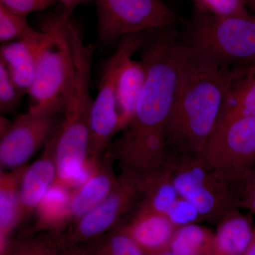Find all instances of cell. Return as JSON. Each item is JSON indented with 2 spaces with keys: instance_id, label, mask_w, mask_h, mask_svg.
<instances>
[{
  "instance_id": "d590c367",
  "label": "cell",
  "mask_w": 255,
  "mask_h": 255,
  "mask_svg": "<svg viewBox=\"0 0 255 255\" xmlns=\"http://www.w3.org/2000/svg\"><path fill=\"white\" fill-rule=\"evenodd\" d=\"M255 0H248V6H249V9H251V6H252V4H253V2H254ZM251 10V9H250Z\"/></svg>"
},
{
  "instance_id": "d6986e66",
  "label": "cell",
  "mask_w": 255,
  "mask_h": 255,
  "mask_svg": "<svg viewBox=\"0 0 255 255\" xmlns=\"http://www.w3.org/2000/svg\"><path fill=\"white\" fill-rule=\"evenodd\" d=\"M72 192L55 183L51 186L35 210L36 231H63L68 225H70Z\"/></svg>"
},
{
  "instance_id": "f1b7e54d",
  "label": "cell",
  "mask_w": 255,
  "mask_h": 255,
  "mask_svg": "<svg viewBox=\"0 0 255 255\" xmlns=\"http://www.w3.org/2000/svg\"><path fill=\"white\" fill-rule=\"evenodd\" d=\"M241 204L255 213V179L250 177L245 179Z\"/></svg>"
},
{
  "instance_id": "484cf974",
  "label": "cell",
  "mask_w": 255,
  "mask_h": 255,
  "mask_svg": "<svg viewBox=\"0 0 255 255\" xmlns=\"http://www.w3.org/2000/svg\"><path fill=\"white\" fill-rule=\"evenodd\" d=\"M23 97L6 67L0 61V111L1 115L16 112L21 105Z\"/></svg>"
},
{
  "instance_id": "44dd1931",
  "label": "cell",
  "mask_w": 255,
  "mask_h": 255,
  "mask_svg": "<svg viewBox=\"0 0 255 255\" xmlns=\"http://www.w3.org/2000/svg\"><path fill=\"white\" fill-rule=\"evenodd\" d=\"M226 112L255 117V61L234 68Z\"/></svg>"
},
{
  "instance_id": "e575fe53",
  "label": "cell",
  "mask_w": 255,
  "mask_h": 255,
  "mask_svg": "<svg viewBox=\"0 0 255 255\" xmlns=\"http://www.w3.org/2000/svg\"><path fill=\"white\" fill-rule=\"evenodd\" d=\"M248 176H250V177L254 178V179H255V167L254 169H253V170L252 171L251 174H250Z\"/></svg>"
},
{
  "instance_id": "2e32d148",
  "label": "cell",
  "mask_w": 255,
  "mask_h": 255,
  "mask_svg": "<svg viewBox=\"0 0 255 255\" xmlns=\"http://www.w3.org/2000/svg\"><path fill=\"white\" fill-rule=\"evenodd\" d=\"M42 39L10 42L1 44L0 48V61L4 64L23 96L28 95L34 80L37 50Z\"/></svg>"
},
{
  "instance_id": "8992f818",
  "label": "cell",
  "mask_w": 255,
  "mask_h": 255,
  "mask_svg": "<svg viewBox=\"0 0 255 255\" xmlns=\"http://www.w3.org/2000/svg\"><path fill=\"white\" fill-rule=\"evenodd\" d=\"M98 43L103 48L124 37L175 26L179 15L161 0H95Z\"/></svg>"
},
{
  "instance_id": "e0dca14e",
  "label": "cell",
  "mask_w": 255,
  "mask_h": 255,
  "mask_svg": "<svg viewBox=\"0 0 255 255\" xmlns=\"http://www.w3.org/2000/svg\"><path fill=\"white\" fill-rule=\"evenodd\" d=\"M28 164L10 171H0V251L11 241L20 224L19 187Z\"/></svg>"
},
{
  "instance_id": "ffe728a7",
  "label": "cell",
  "mask_w": 255,
  "mask_h": 255,
  "mask_svg": "<svg viewBox=\"0 0 255 255\" xmlns=\"http://www.w3.org/2000/svg\"><path fill=\"white\" fill-rule=\"evenodd\" d=\"M69 243L63 231H48L36 237L10 241L0 255H65Z\"/></svg>"
},
{
  "instance_id": "7c38bea8",
  "label": "cell",
  "mask_w": 255,
  "mask_h": 255,
  "mask_svg": "<svg viewBox=\"0 0 255 255\" xmlns=\"http://www.w3.org/2000/svg\"><path fill=\"white\" fill-rule=\"evenodd\" d=\"M120 225L145 255L169 250L177 229L166 215L150 209L141 201L130 221Z\"/></svg>"
},
{
  "instance_id": "7402d4cb",
  "label": "cell",
  "mask_w": 255,
  "mask_h": 255,
  "mask_svg": "<svg viewBox=\"0 0 255 255\" xmlns=\"http://www.w3.org/2000/svg\"><path fill=\"white\" fill-rule=\"evenodd\" d=\"M215 233L195 223L177 228L169 250L175 255H211Z\"/></svg>"
},
{
  "instance_id": "ac0fdd59",
  "label": "cell",
  "mask_w": 255,
  "mask_h": 255,
  "mask_svg": "<svg viewBox=\"0 0 255 255\" xmlns=\"http://www.w3.org/2000/svg\"><path fill=\"white\" fill-rule=\"evenodd\" d=\"M251 217L233 210L221 220L211 255H243L253 237Z\"/></svg>"
},
{
  "instance_id": "4dcf8cb0",
  "label": "cell",
  "mask_w": 255,
  "mask_h": 255,
  "mask_svg": "<svg viewBox=\"0 0 255 255\" xmlns=\"http://www.w3.org/2000/svg\"><path fill=\"white\" fill-rule=\"evenodd\" d=\"M65 255H86V254L82 247L73 244L70 242L65 251Z\"/></svg>"
},
{
  "instance_id": "3957f363",
  "label": "cell",
  "mask_w": 255,
  "mask_h": 255,
  "mask_svg": "<svg viewBox=\"0 0 255 255\" xmlns=\"http://www.w3.org/2000/svg\"><path fill=\"white\" fill-rule=\"evenodd\" d=\"M71 14L63 12L43 21L45 36L37 50L36 74L28 96V112L63 114L71 92L73 56L65 35V21Z\"/></svg>"
},
{
  "instance_id": "d4e9b609",
  "label": "cell",
  "mask_w": 255,
  "mask_h": 255,
  "mask_svg": "<svg viewBox=\"0 0 255 255\" xmlns=\"http://www.w3.org/2000/svg\"><path fill=\"white\" fill-rule=\"evenodd\" d=\"M196 11L204 14L228 17L249 16L254 14L248 6V0H191Z\"/></svg>"
},
{
  "instance_id": "d6a6232c",
  "label": "cell",
  "mask_w": 255,
  "mask_h": 255,
  "mask_svg": "<svg viewBox=\"0 0 255 255\" xmlns=\"http://www.w3.org/2000/svg\"><path fill=\"white\" fill-rule=\"evenodd\" d=\"M155 255H175L173 254L169 250H167V251H165L162 252V253H159V254H157Z\"/></svg>"
},
{
  "instance_id": "4316f807",
  "label": "cell",
  "mask_w": 255,
  "mask_h": 255,
  "mask_svg": "<svg viewBox=\"0 0 255 255\" xmlns=\"http://www.w3.org/2000/svg\"><path fill=\"white\" fill-rule=\"evenodd\" d=\"M169 221L176 227L194 223L199 214L194 206L184 199H177L167 214Z\"/></svg>"
},
{
  "instance_id": "5bb4252c",
  "label": "cell",
  "mask_w": 255,
  "mask_h": 255,
  "mask_svg": "<svg viewBox=\"0 0 255 255\" xmlns=\"http://www.w3.org/2000/svg\"><path fill=\"white\" fill-rule=\"evenodd\" d=\"M114 161L110 152L106 150L90 179L72 192L70 225L95 209L110 194L117 179L113 167Z\"/></svg>"
},
{
  "instance_id": "1f68e13d",
  "label": "cell",
  "mask_w": 255,
  "mask_h": 255,
  "mask_svg": "<svg viewBox=\"0 0 255 255\" xmlns=\"http://www.w3.org/2000/svg\"><path fill=\"white\" fill-rule=\"evenodd\" d=\"M243 255H255V228L253 232V237L248 245V248Z\"/></svg>"
},
{
  "instance_id": "ba28073f",
  "label": "cell",
  "mask_w": 255,
  "mask_h": 255,
  "mask_svg": "<svg viewBox=\"0 0 255 255\" xmlns=\"http://www.w3.org/2000/svg\"><path fill=\"white\" fill-rule=\"evenodd\" d=\"M181 158L167 163L171 180L178 194L190 202L199 216L221 220L234 210V198L221 174L200 157L182 155Z\"/></svg>"
},
{
  "instance_id": "f546056e",
  "label": "cell",
  "mask_w": 255,
  "mask_h": 255,
  "mask_svg": "<svg viewBox=\"0 0 255 255\" xmlns=\"http://www.w3.org/2000/svg\"><path fill=\"white\" fill-rule=\"evenodd\" d=\"M61 3L65 12L71 14L72 12L79 5L85 4L89 0H58Z\"/></svg>"
},
{
  "instance_id": "7a4b0ae2",
  "label": "cell",
  "mask_w": 255,
  "mask_h": 255,
  "mask_svg": "<svg viewBox=\"0 0 255 255\" xmlns=\"http://www.w3.org/2000/svg\"><path fill=\"white\" fill-rule=\"evenodd\" d=\"M68 43L73 60V85L59 125L50 139L54 146L57 167L55 183L70 189L89 157L94 100L90 90V71L95 47L86 44L79 33L70 35Z\"/></svg>"
},
{
  "instance_id": "836d02e7",
  "label": "cell",
  "mask_w": 255,
  "mask_h": 255,
  "mask_svg": "<svg viewBox=\"0 0 255 255\" xmlns=\"http://www.w3.org/2000/svg\"><path fill=\"white\" fill-rule=\"evenodd\" d=\"M251 11L252 13H253V14H255V0L254 2H253V4H252V6H251Z\"/></svg>"
},
{
  "instance_id": "5b68a950",
  "label": "cell",
  "mask_w": 255,
  "mask_h": 255,
  "mask_svg": "<svg viewBox=\"0 0 255 255\" xmlns=\"http://www.w3.org/2000/svg\"><path fill=\"white\" fill-rule=\"evenodd\" d=\"M199 157L228 183L243 182L255 167V117L226 112Z\"/></svg>"
},
{
  "instance_id": "9a60e30c",
  "label": "cell",
  "mask_w": 255,
  "mask_h": 255,
  "mask_svg": "<svg viewBox=\"0 0 255 255\" xmlns=\"http://www.w3.org/2000/svg\"><path fill=\"white\" fill-rule=\"evenodd\" d=\"M132 57L124 60L117 73L116 90L119 131L131 122L145 81L146 68L143 62L132 59Z\"/></svg>"
},
{
  "instance_id": "603a6c76",
  "label": "cell",
  "mask_w": 255,
  "mask_h": 255,
  "mask_svg": "<svg viewBox=\"0 0 255 255\" xmlns=\"http://www.w3.org/2000/svg\"><path fill=\"white\" fill-rule=\"evenodd\" d=\"M86 245V255H145L121 225Z\"/></svg>"
},
{
  "instance_id": "8fae6325",
  "label": "cell",
  "mask_w": 255,
  "mask_h": 255,
  "mask_svg": "<svg viewBox=\"0 0 255 255\" xmlns=\"http://www.w3.org/2000/svg\"><path fill=\"white\" fill-rule=\"evenodd\" d=\"M167 147L165 135L133 134L124 132L107 151L122 169L140 175L153 173L165 164Z\"/></svg>"
},
{
  "instance_id": "9c48e42d",
  "label": "cell",
  "mask_w": 255,
  "mask_h": 255,
  "mask_svg": "<svg viewBox=\"0 0 255 255\" xmlns=\"http://www.w3.org/2000/svg\"><path fill=\"white\" fill-rule=\"evenodd\" d=\"M144 196V176L122 169L112 191L95 209L72 225L68 241L82 246L110 232Z\"/></svg>"
},
{
  "instance_id": "4fadbf2b",
  "label": "cell",
  "mask_w": 255,
  "mask_h": 255,
  "mask_svg": "<svg viewBox=\"0 0 255 255\" xmlns=\"http://www.w3.org/2000/svg\"><path fill=\"white\" fill-rule=\"evenodd\" d=\"M57 177L54 146L50 139L41 155L27 165L19 187L20 223L24 222L34 213Z\"/></svg>"
},
{
  "instance_id": "52a82bcc",
  "label": "cell",
  "mask_w": 255,
  "mask_h": 255,
  "mask_svg": "<svg viewBox=\"0 0 255 255\" xmlns=\"http://www.w3.org/2000/svg\"><path fill=\"white\" fill-rule=\"evenodd\" d=\"M149 32L124 37L118 42L117 49L105 64L90 115L88 157L92 160L99 161L102 158L112 137L119 131L116 90L117 73L124 60L140 50Z\"/></svg>"
},
{
  "instance_id": "83f0119b",
  "label": "cell",
  "mask_w": 255,
  "mask_h": 255,
  "mask_svg": "<svg viewBox=\"0 0 255 255\" xmlns=\"http://www.w3.org/2000/svg\"><path fill=\"white\" fill-rule=\"evenodd\" d=\"M58 0H0V4L16 14L26 16L58 2Z\"/></svg>"
},
{
  "instance_id": "cb8c5ba5",
  "label": "cell",
  "mask_w": 255,
  "mask_h": 255,
  "mask_svg": "<svg viewBox=\"0 0 255 255\" xmlns=\"http://www.w3.org/2000/svg\"><path fill=\"white\" fill-rule=\"evenodd\" d=\"M44 32L36 31L28 24L26 16L16 14L0 4V41L1 44L21 41H38Z\"/></svg>"
},
{
  "instance_id": "30bf717a",
  "label": "cell",
  "mask_w": 255,
  "mask_h": 255,
  "mask_svg": "<svg viewBox=\"0 0 255 255\" xmlns=\"http://www.w3.org/2000/svg\"><path fill=\"white\" fill-rule=\"evenodd\" d=\"M61 115L27 113L9 122L0 119V166L10 171L26 165L40 147L46 145L60 124Z\"/></svg>"
},
{
  "instance_id": "277c9868",
  "label": "cell",
  "mask_w": 255,
  "mask_h": 255,
  "mask_svg": "<svg viewBox=\"0 0 255 255\" xmlns=\"http://www.w3.org/2000/svg\"><path fill=\"white\" fill-rule=\"evenodd\" d=\"M184 37L191 46L231 68L255 61V14L219 17L196 11Z\"/></svg>"
},
{
  "instance_id": "6da1fadb",
  "label": "cell",
  "mask_w": 255,
  "mask_h": 255,
  "mask_svg": "<svg viewBox=\"0 0 255 255\" xmlns=\"http://www.w3.org/2000/svg\"><path fill=\"white\" fill-rule=\"evenodd\" d=\"M185 41L182 78L166 140L182 155L199 157L227 110L235 68Z\"/></svg>"
}]
</instances>
